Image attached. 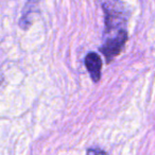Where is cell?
<instances>
[{
    "label": "cell",
    "instance_id": "cell-1",
    "mask_svg": "<svg viewBox=\"0 0 155 155\" xmlns=\"http://www.w3.org/2000/svg\"><path fill=\"white\" fill-rule=\"evenodd\" d=\"M127 41V33L125 30H120L114 35V36L107 38L104 44L100 48V51L102 52L107 63H110L115 56H117L122 50L123 46L125 45Z\"/></svg>",
    "mask_w": 155,
    "mask_h": 155
},
{
    "label": "cell",
    "instance_id": "cell-2",
    "mask_svg": "<svg viewBox=\"0 0 155 155\" xmlns=\"http://www.w3.org/2000/svg\"><path fill=\"white\" fill-rule=\"evenodd\" d=\"M85 66L87 71L91 74L94 82H98L101 77V68H102V61L100 56L95 52H91L85 58Z\"/></svg>",
    "mask_w": 155,
    "mask_h": 155
},
{
    "label": "cell",
    "instance_id": "cell-3",
    "mask_svg": "<svg viewBox=\"0 0 155 155\" xmlns=\"http://www.w3.org/2000/svg\"><path fill=\"white\" fill-rule=\"evenodd\" d=\"M87 155H107L104 151H101L99 149H89L87 151Z\"/></svg>",
    "mask_w": 155,
    "mask_h": 155
}]
</instances>
